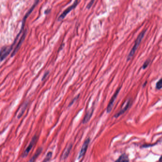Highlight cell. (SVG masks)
Instances as JSON below:
<instances>
[{
	"instance_id": "4",
	"label": "cell",
	"mask_w": 162,
	"mask_h": 162,
	"mask_svg": "<svg viewBox=\"0 0 162 162\" xmlns=\"http://www.w3.org/2000/svg\"><path fill=\"white\" fill-rule=\"evenodd\" d=\"M37 140V136H33V138L31 139V141L29 145L27 147L24 151L23 154H22V156L24 157H25L28 155L29 153L31 150L34 145H35V143L36 142Z\"/></svg>"
},
{
	"instance_id": "19",
	"label": "cell",
	"mask_w": 162,
	"mask_h": 162,
	"mask_svg": "<svg viewBox=\"0 0 162 162\" xmlns=\"http://www.w3.org/2000/svg\"><path fill=\"white\" fill-rule=\"evenodd\" d=\"M49 72L47 71L46 73H45L44 74V75H43V77L42 78V81H44L45 79L47 77V76L49 75Z\"/></svg>"
},
{
	"instance_id": "9",
	"label": "cell",
	"mask_w": 162,
	"mask_h": 162,
	"mask_svg": "<svg viewBox=\"0 0 162 162\" xmlns=\"http://www.w3.org/2000/svg\"><path fill=\"white\" fill-rule=\"evenodd\" d=\"M72 148V145L70 144L69 145L64 151L63 153L62 154V156H61V159L63 160L66 159L67 158V156H69L70 153L71 149Z\"/></svg>"
},
{
	"instance_id": "20",
	"label": "cell",
	"mask_w": 162,
	"mask_h": 162,
	"mask_svg": "<svg viewBox=\"0 0 162 162\" xmlns=\"http://www.w3.org/2000/svg\"><path fill=\"white\" fill-rule=\"evenodd\" d=\"M159 162H162V155L161 156V157H160L159 160Z\"/></svg>"
},
{
	"instance_id": "16",
	"label": "cell",
	"mask_w": 162,
	"mask_h": 162,
	"mask_svg": "<svg viewBox=\"0 0 162 162\" xmlns=\"http://www.w3.org/2000/svg\"><path fill=\"white\" fill-rule=\"evenodd\" d=\"M150 62V61L148 59L147 60V61H145V62L144 63V65H143V67H142L143 69H145V68L148 66V65H149Z\"/></svg>"
},
{
	"instance_id": "10",
	"label": "cell",
	"mask_w": 162,
	"mask_h": 162,
	"mask_svg": "<svg viewBox=\"0 0 162 162\" xmlns=\"http://www.w3.org/2000/svg\"><path fill=\"white\" fill-rule=\"evenodd\" d=\"M115 162H129V156L126 154H123Z\"/></svg>"
},
{
	"instance_id": "8",
	"label": "cell",
	"mask_w": 162,
	"mask_h": 162,
	"mask_svg": "<svg viewBox=\"0 0 162 162\" xmlns=\"http://www.w3.org/2000/svg\"><path fill=\"white\" fill-rule=\"evenodd\" d=\"M12 49L10 47V48H7V47H3L1 49V61H3V60L7 57V56L9 54L10 51H12Z\"/></svg>"
},
{
	"instance_id": "1",
	"label": "cell",
	"mask_w": 162,
	"mask_h": 162,
	"mask_svg": "<svg viewBox=\"0 0 162 162\" xmlns=\"http://www.w3.org/2000/svg\"><path fill=\"white\" fill-rule=\"evenodd\" d=\"M146 30H144L142 31L139 35H138V38L136 39L135 41V44L133 45V47L131 49L130 52L129 53V55L127 56V61H129L134 56L135 53L136 52V50L138 49V48L139 45L140 44V43L141 42L142 40L144 38Z\"/></svg>"
},
{
	"instance_id": "14",
	"label": "cell",
	"mask_w": 162,
	"mask_h": 162,
	"mask_svg": "<svg viewBox=\"0 0 162 162\" xmlns=\"http://www.w3.org/2000/svg\"><path fill=\"white\" fill-rule=\"evenodd\" d=\"M52 152H49L46 156V157L44 158V160L42 162H47L48 161H49V160L51 159V158L52 157Z\"/></svg>"
},
{
	"instance_id": "11",
	"label": "cell",
	"mask_w": 162,
	"mask_h": 162,
	"mask_svg": "<svg viewBox=\"0 0 162 162\" xmlns=\"http://www.w3.org/2000/svg\"><path fill=\"white\" fill-rule=\"evenodd\" d=\"M93 112V110H90L87 112L86 115L85 116L84 118H83V123L86 124L88 121H90L91 117H92V114Z\"/></svg>"
},
{
	"instance_id": "15",
	"label": "cell",
	"mask_w": 162,
	"mask_h": 162,
	"mask_svg": "<svg viewBox=\"0 0 162 162\" xmlns=\"http://www.w3.org/2000/svg\"><path fill=\"white\" fill-rule=\"evenodd\" d=\"M156 88L157 90L162 89V77L161 79H160L156 83Z\"/></svg>"
},
{
	"instance_id": "5",
	"label": "cell",
	"mask_w": 162,
	"mask_h": 162,
	"mask_svg": "<svg viewBox=\"0 0 162 162\" xmlns=\"http://www.w3.org/2000/svg\"><path fill=\"white\" fill-rule=\"evenodd\" d=\"M90 138L87 139L83 143V145L82 146L81 148V151L79 152V157L78 159H79L83 157V156H84L85 153L87 152V149L88 148V145L90 144Z\"/></svg>"
},
{
	"instance_id": "18",
	"label": "cell",
	"mask_w": 162,
	"mask_h": 162,
	"mask_svg": "<svg viewBox=\"0 0 162 162\" xmlns=\"http://www.w3.org/2000/svg\"><path fill=\"white\" fill-rule=\"evenodd\" d=\"M79 95H78V96H76V97L75 98H74L73 99L72 101H71V103H70V104H69V107H70V106H72V105L74 103V102H75L76 101V100H77V99L79 98Z\"/></svg>"
},
{
	"instance_id": "3",
	"label": "cell",
	"mask_w": 162,
	"mask_h": 162,
	"mask_svg": "<svg viewBox=\"0 0 162 162\" xmlns=\"http://www.w3.org/2000/svg\"><path fill=\"white\" fill-rule=\"evenodd\" d=\"M78 3H79V0H76L74 3H73L72 6L69 7V8H67L66 10H65L59 16L58 18V21H61L63 20L65 18V17L67 15L69 12H70L71 10H72L73 9H74V8L76 7V6L78 5Z\"/></svg>"
},
{
	"instance_id": "17",
	"label": "cell",
	"mask_w": 162,
	"mask_h": 162,
	"mask_svg": "<svg viewBox=\"0 0 162 162\" xmlns=\"http://www.w3.org/2000/svg\"><path fill=\"white\" fill-rule=\"evenodd\" d=\"M94 1H95V0H91V1H90V3H89L88 5H87V8H88V9H90V8L91 7V6H92V5L93 4Z\"/></svg>"
},
{
	"instance_id": "13",
	"label": "cell",
	"mask_w": 162,
	"mask_h": 162,
	"mask_svg": "<svg viewBox=\"0 0 162 162\" xmlns=\"http://www.w3.org/2000/svg\"><path fill=\"white\" fill-rule=\"evenodd\" d=\"M28 105V103H27V102L25 103L24 104L22 108L21 112H19V114H18V119L21 118L22 116L23 115V114L24 113L25 111L26 110V108L27 107Z\"/></svg>"
},
{
	"instance_id": "6",
	"label": "cell",
	"mask_w": 162,
	"mask_h": 162,
	"mask_svg": "<svg viewBox=\"0 0 162 162\" xmlns=\"http://www.w3.org/2000/svg\"><path fill=\"white\" fill-rule=\"evenodd\" d=\"M131 100H127V102H126V105H124V107H122V109H121L120 110H119L117 114H115V118H117L122 115V114H123L127 110L129 109L130 106L131 105Z\"/></svg>"
},
{
	"instance_id": "2",
	"label": "cell",
	"mask_w": 162,
	"mask_h": 162,
	"mask_svg": "<svg viewBox=\"0 0 162 162\" xmlns=\"http://www.w3.org/2000/svg\"><path fill=\"white\" fill-rule=\"evenodd\" d=\"M121 88V87H120V88L117 90V91H115L114 94L113 95V96L112 97L111 99H110V101H109L108 104V107H107V109H106V111H107L108 113L110 112L112 110L114 103V102L115 101V99H116L117 97H118V95L119 94Z\"/></svg>"
},
{
	"instance_id": "12",
	"label": "cell",
	"mask_w": 162,
	"mask_h": 162,
	"mask_svg": "<svg viewBox=\"0 0 162 162\" xmlns=\"http://www.w3.org/2000/svg\"><path fill=\"white\" fill-rule=\"evenodd\" d=\"M42 148H39V149L37 150L36 152L35 153V154L33 156L32 158L31 159L29 162H34L35 161V160L36 159V158L38 157V156H39V154H40V153L42 152Z\"/></svg>"
},
{
	"instance_id": "21",
	"label": "cell",
	"mask_w": 162,
	"mask_h": 162,
	"mask_svg": "<svg viewBox=\"0 0 162 162\" xmlns=\"http://www.w3.org/2000/svg\"></svg>"
},
{
	"instance_id": "7",
	"label": "cell",
	"mask_w": 162,
	"mask_h": 162,
	"mask_svg": "<svg viewBox=\"0 0 162 162\" xmlns=\"http://www.w3.org/2000/svg\"><path fill=\"white\" fill-rule=\"evenodd\" d=\"M26 34H27V30H25L24 34H23L21 39H19V43H18L17 45H16V47H15V50H14V51H13V53H12V55H11V57H13V56H15V54H16V53L18 52V51L19 49V48L21 47V45L22 44V42H23L25 38L26 37Z\"/></svg>"
}]
</instances>
